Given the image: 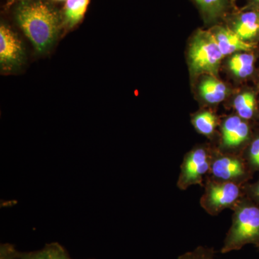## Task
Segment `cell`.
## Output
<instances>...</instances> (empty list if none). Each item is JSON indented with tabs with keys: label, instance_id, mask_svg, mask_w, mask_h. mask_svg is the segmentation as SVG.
<instances>
[{
	"label": "cell",
	"instance_id": "obj_11",
	"mask_svg": "<svg viewBox=\"0 0 259 259\" xmlns=\"http://www.w3.org/2000/svg\"><path fill=\"white\" fill-rule=\"evenodd\" d=\"M199 92L204 101L209 104H217L225 100L228 90L226 85L220 80L209 76L201 82Z\"/></svg>",
	"mask_w": 259,
	"mask_h": 259
},
{
	"label": "cell",
	"instance_id": "obj_21",
	"mask_svg": "<svg viewBox=\"0 0 259 259\" xmlns=\"http://www.w3.org/2000/svg\"><path fill=\"white\" fill-rule=\"evenodd\" d=\"M245 196L259 204V177L258 180L253 183L245 184L243 185Z\"/></svg>",
	"mask_w": 259,
	"mask_h": 259
},
{
	"label": "cell",
	"instance_id": "obj_19",
	"mask_svg": "<svg viewBox=\"0 0 259 259\" xmlns=\"http://www.w3.org/2000/svg\"><path fill=\"white\" fill-rule=\"evenodd\" d=\"M214 253L212 248L198 246L192 251L180 255L178 259H214Z\"/></svg>",
	"mask_w": 259,
	"mask_h": 259
},
{
	"label": "cell",
	"instance_id": "obj_15",
	"mask_svg": "<svg viewBox=\"0 0 259 259\" xmlns=\"http://www.w3.org/2000/svg\"><path fill=\"white\" fill-rule=\"evenodd\" d=\"M192 122L199 134L211 136L218 125V119L212 112L205 110L194 115Z\"/></svg>",
	"mask_w": 259,
	"mask_h": 259
},
{
	"label": "cell",
	"instance_id": "obj_12",
	"mask_svg": "<svg viewBox=\"0 0 259 259\" xmlns=\"http://www.w3.org/2000/svg\"><path fill=\"white\" fill-rule=\"evenodd\" d=\"M255 57L253 54H236L228 61L230 69L238 77L245 78L253 74Z\"/></svg>",
	"mask_w": 259,
	"mask_h": 259
},
{
	"label": "cell",
	"instance_id": "obj_7",
	"mask_svg": "<svg viewBox=\"0 0 259 259\" xmlns=\"http://www.w3.org/2000/svg\"><path fill=\"white\" fill-rule=\"evenodd\" d=\"M250 134V126L246 120L238 115L227 117L221 126L223 152L237 153V150L249 141Z\"/></svg>",
	"mask_w": 259,
	"mask_h": 259
},
{
	"label": "cell",
	"instance_id": "obj_18",
	"mask_svg": "<svg viewBox=\"0 0 259 259\" xmlns=\"http://www.w3.org/2000/svg\"><path fill=\"white\" fill-rule=\"evenodd\" d=\"M242 156L250 171L253 174L259 172V136L251 141L246 151Z\"/></svg>",
	"mask_w": 259,
	"mask_h": 259
},
{
	"label": "cell",
	"instance_id": "obj_10",
	"mask_svg": "<svg viewBox=\"0 0 259 259\" xmlns=\"http://www.w3.org/2000/svg\"><path fill=\"white\" fill-rule=\"evenodd\" d=\"M233 30L245 41L253 38L259 30L258 13L248 11L238 15L233 23Z\"/></svg>",
	"mask_w": 259,
	"mask_h": 259
},
{
	"label": "cell",
	"instance_id": "obj_17",
	"mask_svg": "<svg viewBox=\"0 0 259 259\" xmlns=\"http://www.w3.org/2000/svg\"><path fill=\"white\" fill-rule=\"evenodd\" d=\"M205 16L214 20L226 11L228 0H194Z\"/></svg>",
	"mask_w": 259,
	"mask_h": 259
},
{
	"label": "cell",
	"instance_id": "obj_8",
	"mask_svg": "<svg viewBox=\"0 0 259 259\" xmlns=\"http://www.w3.org/2000/svg\"><path fill=\"white\" fill-rule=\"evenodd\" d=\"M23 57L21 42L8 27H0V62L3 68H10L20 63Z\"/></svg>",
	"mask_w": 259,
	"mask_h": 259
},
{
	"label": "cell",
	"instance_id": "obj_4",
	"mask_svg": "<svg viewBox=\"0 0 259 259\" xmlns=\"http://www.w3.org/2000/svg\"><path fill=\"white\" fill-rule=\"evenodd\" d=\"M204 192L200 205L209 214L218 215L226 209H233L245 194L243 185L223 182L207 177L204 182Z\"/></svg>",
	"mask_w": 259,
	"mask_h": 259
},
{
	"label": "cell",
	"instance_id": "obj_6",
	"mask_svg": "<svg viewBox=\"0 0 259 259\" xmlns=\"http://www.w3.org/2000/svg\"><path fill=\"white\" fill-rule=\"evenodd\" d=\"M253 175L242 155L213 151L212 163L207 177L244 185L251 180Z\"/></svg>",
	"mask_w": 259,
	"mask_h": 259
},
{
	"label": "cell",
	"instance_id": "obj_22",
	"mask_svg": "<svg viewBox=\"0 0 259 259\" xmlns=\"http://www.w3.org/2000/svg\"><path fill=\"white\" fill-rule=\"evenodd\" d=\"M253 1H254L255 5H258V6H259V0H253Z\"/></svg>",
	"mask_w": 259,
	"mask_h": 259
},
{
	"label": "cell",
	"instance_id": "obj_20",
	"mask_svg": "<svg viewBox=\"0 0 259 259\" xmlns=\"http://www.w3.org/2000/svg\"><path fill=\"white\" fill-rule=\"evenodd\" d=\"M0 259H21V253L13 245L4 243L0 246Z\"/></svg>",
	"mask_w": 259,
	"mask_h": 259
},
{
	"label": "cell",
	"instance_id": "obj_13",
	"mask_svg": "<svg viewBox=\"0 0 259 259\" xmlns=\"http://www.w3.org/2000/svg\"><path fill=\"white\" fill-rule=\"evenodd\" d=\"M21 259H71L66 250L58 243H49L41 250L21 253Z\"/></svg>",
	"mask_w": 259,
	"mask_h": 259
},
{
	"label": "cell",
	"instance_id": "obj_24",
	"mask_svg": "<svg viewBox=\"0 0 259 259\" xmlns=\"http://www.w3.org/2000/svg\"><path fill=\"white\" fill-rule=\"evenodd\" d=\"M258 18H259V13H258Z\"/></svg>",
	"mask_w": 259,
	"mask_h": 259
},
{
	"label": "cell",
	"instance_id": "obj_1",
	"mask_svg": "<svg viewBox=\"0 0 259 259\" xmlns=\"http://www.w3.org/2000/svg\"><path fill=\"white\" fill-rule=\"evenodd\" d=\"M16 19L25 35L40 52L49 49L57 36V14L42 2L20 5L17 10Z\"/></svg>",
	"mask_w": 259,
	"mask_h": 259
},
{
	"label": "cell",
	"instance_id": "obj_16",
	"mask_svg": "<svg viewBox=\"0 0 259 259\" xmlns=\"http://www.w3.org/2000/svg\"><path fill=\"white\" fill-rule=\"evenodd\" d=\"M235 110L237 114L245 120H250L253 118L255 112V98L253 93L247 92L241 94L235 99L234 102Z\"/></svg>",
	"mask_w": 259,
	"mask_h": 259
},
{
	"label": "cell",
	"instance_id": "obj_3",
	"mask_svg": "<svg viewBox=\"0 0 259 259\" xmlns=\"http://www.w3.org/2000/svg\"><path fill=\"white\" fill-rule=\"evenodd\" d=\"M223 57L212 31L199 30L194 35L189 49L190 68L194 74H218Z\"/></svg>",
	"mask_w": 259,
	"mask_h": 259
},
{
	"label": "cell",
	"instance_id": "obj_25",
	"mask_svg": "<svg viewBox=\"0 0 259 259\" xmlns=\"http://www.w3.org/2000/svg\"><path fill=\"white\" fill-rule=\"evenodd\" d=\"M233 1H234V0H233Z\"/></svg>",
	"mask_w": 259,
	"mask_h": 259
},
{
	"label": "cell",
	"instance_id": "obj_14",
	"mask_svg": "<svg viewBox=\"0 0 259 259\" xmlns=\"http://www.w3.org/2000/svg\"><path fill=\"white\" fill-rule=\"evenodd\" d=\"M90 0H66L64 7L65 22L70 27L79 23L86 13Z\"/></svg>",
	"mask_w": 259,
	"mask_h": 259
},
{
	"label": "cell",
	"instance_id": "obj_5",
	"mask_svg": "<svg viewBox=\"0 0 259 259\" xmlns=\"http://www.w3.org/2000/svg\"><path fill=\"white\" fill-rule=\"evenodd\" d=\"M213 151L204 146H198L189 151L184 157L180 166V174L177 186L186 190L193 185L204 187L212 163Z\"/></svg>",
	"mask_w": 259,
	"mask_h": 259
},
{
	"label": "cell",
	"instance_id": "obj_9",
	"mask_svg": "<svg viewBox=\"0 0 259 259\" xmlns=\"http://www.w3.org/2000/svg\"><path fill=\"white\" fill-rule=\"evenodd\" d=\"M212 32L224 56L238 51H250L253 48L251 44L242 40L231 29L217 27Z\"/></svg>",
	"mask_w": 259,
	"mask_h": 259
},
{
	"label": "cell",
	"instance_id": "obj_23",
	"mask_svg": "<svg viewBox=\"0 0 259 259\" xmlns=\"http://www.w3.org/2000/svg\"><path fill=\"white\" fill-rule=\"evenodd\" d=\"M58 1H64V0H58Z\"/></svg>",
	"mask_w": 259,
	"mask_h": 259
},
{
	"label": "cell",
	"instance_id": "obj_2",
	"mask_svg": "<svg viewBox=\"0 0 259 259\" xmlns=\"http://www.w3.org/2000/svg\"><path fill=\"white\" fill-rule=\"evenodd\" d=\"M232 210V224L221 253L241 250L248 244L255 245L259 249V204L245 196Z\"/></svg>",
	"mask_w": 259,
	"mask_h": 259
},
{
	"label": "cell",
	"instance_id": "obj_26",
	"mask_svg": "<svg viewBox=\"0 0 259 259\" xmlns=\"http://www.w3.org/2000/svg\"><path fill=\"white\" fill-rule=\"evenodd\" d=\"M259 250V249H258Z\"/></svg>",
	"mask_w": 259,
	"mask_h": 259
}]
</instances>
